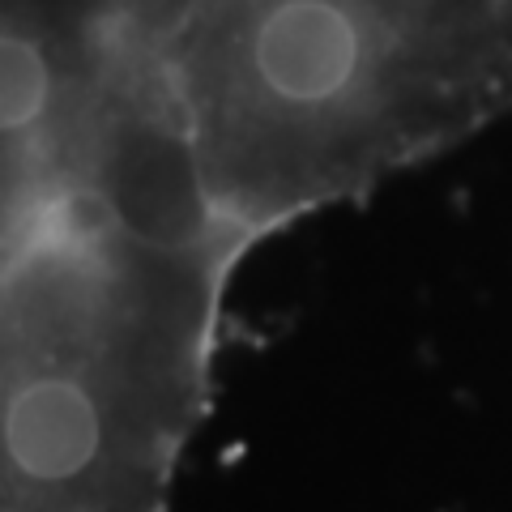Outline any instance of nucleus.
Instances as JSON below:
<instances>
[{"mask_svg": "<svg viewBox=\"0 0 512 512\" xmlns=\"http://www.w3.org/2000/svg\"><path fill=\"white\" fill-rule=\"evenodd\" d=\"M512 116V0H0V355L222 325L239 261Z\"/></svg>", "mask_w": 512, "mask_h": 512, "instance_id": "1", "label": "nucleus"}]
</instances>
